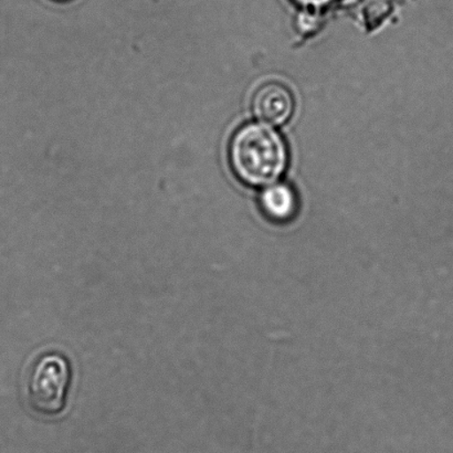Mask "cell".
<instances>
[{
    "instance_id": "1",
    "label": "cell",
    "mask_w": 453,
    "mask_h": 453,
    "mask_svg": "<svg viewBox=\"0 0 453 453\" xmlns=\"http://www.w3.org/2000/svg\"><path fill=\"white\" fill-rule=\"evenodd\" d=\"M229 159L240 180L251 186H264L282 175L288 154L281 136L273 128L248 124L231 140Z\"/></svg>"
},
{
    "instance_id": "2",
    "label": "cell",
    "mask_w": 453,
    "mask_h": 453,
    "mask_svg": "<svg viewBox=\"0 0 453 453\" xmlns=\"http://www.w3.org/2000/svg\"><path fill=\"white\" fill-rule=\"evenodd\" d=\"M73 381L69 358L58 350L38 354L24 381L27 403L35 415L53 418L65 411Z\"/></svg>"
},
{
    "instance_id": "3",
    "label": "cell",
    "mask_w": 453,
    "mask_h": 453,
    "mask_svg": "<svg viewBox=\"0 0 453 453\" xmlns=\"http://www.w3.org/2000/svg\"><path fill=\"white\" fill-rule=\"evenodd\" d=\"M252 110L261 122L280 126L291 118L295 111V99L290 90L282 84L268 83L256 91Z\"/></svg>"
},
{
    "instance_id": "4",
    "label": "cell",
    "mask_w": 453,
    "mask_h": 453,
    "mask_svg": "<svg viewBox=\"0 0 453 453\" xmlns=\"http://www.w3.org/2000/svg\"><path fill=\"white\" fill-rule=\"evenodd\" d=\"M261 206L269 219L275 221H287L296 214V197L288 186L275 184L262 193Z\"/></svg>"
},
{
    "instance_id": "5",
    "label": "cell",
    "mask_w": 453,
    "mask_h": 453,
    "mask_svg": "<svg viewBox=\"0 0 453 453\" xmlns=\"http://www.w3.org/2000/svg\"><path fill=\"white\" fill-rule=\"evenodd\" d=\"M296 2L302 4H306V6L319 7L324 6V4L331 3L332 0H296Z\"/></svg>"
},
{
    "instance_id": "6",
    "label": "cell",
    "mask_w": 453,
    "mask_h": 453,
    "mask_svg": "<svg viewBox=\"0 0 453 453\" xmlns=\"http://www.w3.org/2000/svg\"><path fill=\"white\" fill-rule=\"evenodd\" d=\"M62 2H64V0H62Z\"/></svg>"
}]
</instances>
